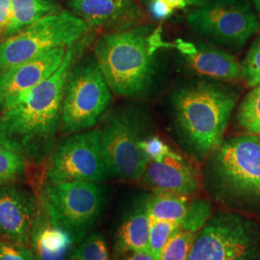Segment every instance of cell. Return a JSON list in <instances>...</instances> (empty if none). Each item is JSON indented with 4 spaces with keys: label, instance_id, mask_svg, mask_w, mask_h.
I'll use <instances>...</instances> for the list:
<instances>
[{
    "label": "cell",
    "instance_id": "cell-1",
    "mask_svg": "<svg viewBox=\"0 0 260 260\" xmlns=\"http://www.w3.org/2000/svg\"><path fill=\"white\" fill-rule=\"evenodd\" d=\"M91 31L68 47L62 64L53 75L32 89L16 105L0 116V145L40 164L55 148L61 127L66 82L75 63L93 44Z\"/></svg>",
    "mask_w": 260,
    "mask_h": 260
},
{
    "label": "cell",
    "instance_id": "cell-2",
    "mask_svg": "<svg viewBox=\"0 0 260 260\" xmlns=\"http://www.w3.org/2000/svg\"><path fill=\"white\" fill-rule=\"evenodd\" d=\"M239 98L228 81L194 75L177 82L170 93L171 124L187 154L204 163L222 145Z\"/></svg>",
    "mask_w": 260,
    "mask_h": 260
},
{
    "label": "cell",
    "instance_id": "cell-3",
    "mask_svg": "<svg viewBox=\"0 0 260 260\" xmlns=\"http://www.w3.org/2000/svg\"><path fill=\"white\" fill-rule=\"evenodd\" d=\"M170 43L161 27L141 23L103 34L93 43V55L113 93L139 101L155 89L159 54Z\"/></svg>",
    "mask_w": 260,
    "mask_h": 260
},
{
    "label": "cell",
    "instance_id": "cell-4",
    "mask_svg": "<svg viewBox=\"0 0 260 260\" xmlns=\"http://www.w3.org/2000/svg\"><path fill=\"white\" fill-rule=\"evenodd\" d=\"M202 183L224 210L260 219V137L234 136L204 162Z\"/></svg>",
    "mask_w": 260,
    "mask_h": 260
},
{
    "label": "cell",
    "instance_id": "cell-5",
    "mask_svg": "<svg viewBox=\"0 0 260 260\" xmlns=\"http://www.w3.org/2000/svg\"><path fill=\"white\" fill-rule=\"evenodd\" d=\"M149 127L148 113L139 105L118 107L105 117L100 129L109 177L140 180L149 164L140 147Z\"/></svg>",
    "mask_w": 260,
    "mask_h": 260
},
{
    "label": "cell",
    "instance_id": "cell-6",
    "mask_svg": "<svg viewBox=\"0 0 260 260\" xmlns=\"http://www.w3.org/2000/svg\"><path fill=\"white\" fill-rule=\"evenodd\" d=\"M187 260H260V219L221 210L197 234Z\"/></svg>",
    "mask_w": 260,
    "mask_h": 260
},
{
    "label": "cell",
    "instance_id": "cell-7",
    "mask_svg": "<svg viewBox=\"0 0 260 260\" xmlns=\"http://www.w3.org/2000/svg\"><path fill=\"white\" fill-rule=\"evenodd\" d=\"M112 91L94 55L82 56L66 82L61 127L73 134L92 129L108 110Z\"/></svg>",
    "mask_w": 260,
    "mask_h": 260
},
{
    "label": "cell",
    "instance_id": "cell-8",
    "mask_svg": "<svg viewBox=\"0 0 260 260\" xmlns=\"http://www.w3.org/2000/svg\"><path fill=\"white\" fill-rule=\"evenodd\" d=\"M91 31L74 13L59 11L0 41V75L49 50L69 47Z\"/></svg>",
    "mask_w": 260,
    "mask_h": 260
},
{
    "label": "cell",
    "instance_id": "cell-9",
    "mask_svg": "<svg viewBox=\"0 0 260 260\" xmlns=\"http://www.w3.org/2000/svg\"><path fill=\"white\" fill-rule=\"evenodd\" d=\"M39 198L50 216L79 244L102 220L107 190L102 183L88 181L47 183Z\"/></svg>",
    "mask_w": 260,
    "mask_h": 260
},
{
    "label": "cell",
    "instance_id": "cell-10",
    "mask_svg": "<svg viewBox=\"0 0 260 260\" xmlns=\"http://www.w3.org/2000/svg\"><path fill=\"white\" fill-rule=\"evenodd\" d=\"M189 28L212 45L239 50L260 31L251 0H209L186 16Z\"/></svg>",
    "mask_w": 260,
    "mask_h": 260
},
{
    "label": "cell",
    "instance_id": "cell-11",
    "mask_svg": "<svg viewBox=\"0 0 260 260\" xmlns=\"http://www.w3.org/2000/svg\"><path fill=\"white\" fill-rule=\"evenodd\" d=\"M47 183L106 182L109 178L100 128L73 133L55 146L48 157Z\"/></svg>",
    "mask_w": 260,
    "mask_h": 260
},
{
    "label": "cell",
    "instance_id": "cell-12",
    "mask_svg": "<svg viewBox=\"0 0 260 260\" xmlns=\"http://www.w3.org/2000/svg\"><path fill=\"white\" fill-rule=\"evenodd\" d=\"M40 200L18 183L0 186V238L30 247Z\"/></svg>",
    "mask_w": 260,
    "mask_h": 260
},
{
    "label": "cell",
    "instance_id": "cell-13",
    "mask_svg": "<svg viewBox=\"0 0 260 260\" xmlns=\"http://www.w3.org/2000/svg\"><path fill=\"white\" fill-rule=\"evenodd\" d=\"M67 49L68 47L54 48L1 74V111L16 105L32 89L53 75L62 64Z\"/></svg>",
    "mask_w": 260,
    "mask_h": 260
},
{
    "label": "cell",
    "instance_id": "cell-14",
    "mask_svg": "<svg viewBox=\"0 0 260 260\" xmlns=\"http://www.w3.org/2000/svg\"><path fill=\"white\" fill-rule=\"evenodd\" d=\"M202 177L188 160L172 150L165 157L148 164L141 184L157 194L192 197L201 187Z\"/></svg>",
    "mask_w": 260,
    "mask_h": 260
},
{
    "label": "cell",
    "instance_id": "cell-15",
    "mask_svg": "<svg viewBox=\"0 0 260 260\" xmlns=\"http://www.w3.org/2000/svg\"><path fill=\"white\" fill-rule=\"evenodd\" d=\"M171 47L177 50L183 64L195 76L222 81H232L240 77V62L230 51L183 39L170 43Z\"/></svg>",
    "mask_w": 260,
    "mask_h": 260
},
{
    "label": "cell",
    "instance_id": "cell-16",
    "mask_svg": "<svg viewBox=\"0 0 260 260\" xmlns=\"http://www.w3.org/2000/svg\"><path fill=\"white\" fill-rule=\"evenodd\" d=\"M68 6L91 29H127L141 24L143 18L138 0H69Z\"/></svg>",
    "mask_w": 260,
    "mask_h": 260
},
{
    "label": "cell",
    "instance_id": "cell-17",
    "mask_svg": "<svg viewBox=\"0 0 260 260\" xmlns=\"http://www.w3.org/2000/svg\"><path fill=\"white\" fill-rule=\"evenodd\" d=\"M77 245L73 234L56 222L40 200L30 239L36 260H69Z\"/></svg>",
    "mask_w": 260,
    "mask_h": 260
},
{
    "label": "cell",
    "instance_id": "cell-18",
    "mask_svg": "<svg viewBox=\"0 0 260 260\" xmlns=\"http://www.w3.org/2000/svg\"><path fill=\"white\" fill-rule=\"evenodd\" d=\"M150 224L151 219L142 199L123 215L116 231L114 258L132 251L148 250Z\"/></svg>",
    "mask_w": 260,
    "mask_h": 260
},
{
    "label": "cell",
    "instance_id": "cell-19",
    "mask_svg": "<svg viewBox=\"0 0 260 260\" xmlns=\"http://www.w3.org/2000/svg\"><path fill=\"white\" fill-rule=\"evenodd\" d=\"M60 10L50 0H11V16L5 37H11L39 19Z\"/></svg>",
    "mask_w": 260,
    "mask_h": 260
},
{
    "label": "cell",
    "instance_id": "cell-20",
    "mask_svg": "<svg viewBox=\"0 0 260 260\" xmlns=\"http://www.w3.org/2000/svg\"><path fill=\"white\" fill-rule=\"evenodd\" d=\"M144 204L151 220L180 223L190 205L189 197L152 193L146 196Z\"/></svg>",
    "mask_w": 260,
    "mask_h": 260
},
{
    "label": "cell",
    "instance_id": "cell-21",
    "mask_svg": "<svg viewBox=\"0 0 260 260\" xmlns=\"http://www.w3.org/2000/svg\"><path fill=\"white\" fill-rule=\"evenodd\" d=\"M235 121L249 134L260 135V85L253 87L239 104Z\"/></svg>",
    "mask_w": 260,
    "mask_h": 260
},
{
    "label": "cell",
    "instance_id": "cell-22",
    "mask_svg": "<svg viewBox=\"0 0 260 260\" xmlns=\"http://www.w3.org/2000/svg\"><path fill=\"white\" fill-rule=\"evenodd\" d=\"M149 16L156 21L170 19L179 11L196 9L209 0H141Z\"/></svg>",
    "mask_w": 260,
    "mask_h": 260
},
{
    "label": "cell",
    "instance_id": "cell-23",
    "mask_svg": "<svg viewBox=\"0 0 260 260\" xmlns=\"http://www.w3.org/2000/svg\"><path fill=\"white\" fill-rule=\"evenodd\" d=\"M27 159L16 150L0 145V186L16 182L24 175Z\"/></svg>",
    "mask_w": 260,
    "mask_h": 260
},
{
    "label": "cell",
    "instance_id": "cell-24",
    "mask_svg": "<svg viewBox=\"0 0 260 260\" xmlns=\"http://www.w3.org/2000/svg\"><path fill=\"white\" fill-rule=\"evenodd\" d=\"M199 233L181 226L172 234L160 260H187L188 255Z\"/></svg>",
    "mask_w": 260,
    "mask_h": 260
},
{
    "label": "cell",
    "instance_id": "cell-25",
    "mask_svg": "<svg viewBox=\"0 0 260 260\" xmlns=\"http://www.w3.org/2000/svg\"><path fill=\"white\" fill-rule=\"evenodd\" d=\"M69 260H109L108 245L103 233L88 234L75 248Z\"/></svg>",
    "mask_w": 260,
    "mask_h": 260
},
{
    "label": "cell",
    "instance_id": "cell-26",
    "mask_svg": "<svg viewBox=\"0 0 260 260\" xmlns=\"http://www.w3.org/2000/svg\"><path fill=\"white\" fill-rule=\"evenodd\" d=\"M177 226L178 223L176 222L151 220L148 250L154 260L161 259L164 249Z\"/></svg>",
    "mask_w": 260,
    "mask_h": 260
},
{
    "label": "cell",
    "instance_id": "cell-27",
    "mask_svg": "<svg viewBox=\"0 0 260 260\" xmlns=\"http://www.w3.org/2000/svg\"><path fill=\"white\" fill-rule=\"evenodd\" d=\"M240 66V78L248 87L260 85V33L253 40Z\"/></svg>",
    "mask_w": 260,
    "mask_h": 260
},
{
    "label": "cell",
    "instance_id": "cell-28",
    "mask_svg": "<svg viewBox=\"0 0 260 260\" xmlns=\"http://www.w3.org/2000/svg\"><path fill=\"white\" fill-rule=\"evenodd\" d=\"M211 216V202L207 199H196L190 202L187 213L179 224L183 228L200 233V231L205 226V223H207Z\"/></svg>",
    "mask_w": 260,
    "mask_h": 260
},
{
    "label": "cell",
    "instance_id": "cell-29",
    "mask_svg": "<svg viewBox=\"0 0 260 260\" xmlns=\"http://www.w3.org/2000/svg\"><path fill=\"white\" fill-rule=\"evenodd\" d=\"M140 147L149 163L165 157L172 151V149L157 135L149 134L141 142Z\"/></svg>",
    "mask_w": 260,
    "mask_h": 260
},
{
    "label": "cell",
    "instance_id": "cell-30",
    "mask_svg": "<svg viewBox=\"0 0 260 260\" xmlns=\"http://www.w3.org/2000/svg\"><path fill=\"white\" fill-rule=\"evenodd\" d=\"M0 260H36L30 247L0 238Z\"/></svg>",
    "mask_w": 260,
    "mask_h": 260
},
{
    "label": "cell",
    "instance_id": "cell-31",
    "mask_svg": "<svg viewBox=\"0 0 260 260\" xmlns=\"http://www.w3.org/2000/svg\"><path fill=\"white\" fill-rule=\"evenodd\" d=\"M11 16V0H0V38L5 37Z\"/></svg>",
    "mask_w": 260,
    "mask_h": 260
},
{
    "label": "cell",
    "instance_id": "cell-32",
    "mask_svg": "<svg viewBox=\"0 0 260 260\" xmlns=\"http://www.w3.org/2000/svg\"><path fill=\"white\" fill-rule=\"evenodd\" d=\"M114 260H154V258L150 254L149 250H145V251H132L119 257H116Z\"/></svg>",
    "mask_w": 260,
    "mask_h": 260
},
{
    "label": "cell",
    "instance_id": "cell-33",
    "mask_svg": "<svg viewBox=\"0 0 260 260\" xmlns=\"http://www.w3.org/2000/svg\"><path fill=\"white\" fill-rule=\"evenodd\" d=\"M251 1L260 21V0H251Z\"/></svg>",
    "mask_w": 260,
    "mask_h": 260
}]
</instances>
